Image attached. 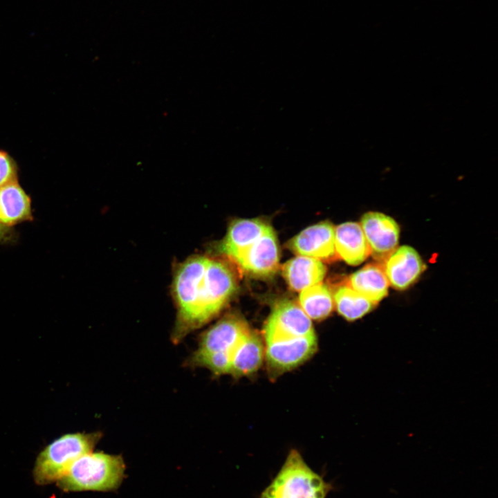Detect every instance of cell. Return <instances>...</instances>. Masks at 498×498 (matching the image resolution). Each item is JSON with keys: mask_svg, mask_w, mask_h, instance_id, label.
<instances>
[{"mask_svg": "<svg viewBox=\"0 0 498 498\" xmlns=\"http://www.w3.org/2000/svg\"><path fill=\"white\" fill-rule=\"evenodd\" d=\"M347 284L376 304L387 296L389 286L383 265L376 263L353 273Z\"/></svg>", "mask_w": 498, "mask_h": 498, "instance_id": "2e32d148", "label": "cell"}, {"mask_svg": "<svg viewBox=\"0 0 498 498\" xmlns=\"http://www.w3.org/2000/svg\"><path fill=\"white\" fill-rule=\"evenodd\" d=\"M299 306L311 320H322L328 317L334 305L333 295L329 287L322 282L300 291Z\"/></svg>", "mask_w": 498, "mask_h": 498, "instance_id": "ac0fdd59", "label": "cell"}, {"mask_svg": "<svg viewBox=\"0 0 498 498\" xmlns=\"http://www.w3.org/2000/svg\"><path fill=\"white\" fill-rule=\"evenodd\" d=\"M250 331L248 324L242 318L236 315L225 316L201 335L199 347L192 356L233 352Z\"/></svg>", "mask_w": 498, "mask_h": 498, "instance_id": "52a82bcc", "label": "cell"}, {"mask_svg": "<svg viewBox=\"0 0 498 498\" xmlns=\"http://www.w3.org/2000/svg\"><path fill=\"white\" fill-rule=\"evenodd\" d=\"M270 227L261 219H237L228 228L221 241V252L233 259L241 251L261 237Z\"/></svg>", "mask_w": 498, "mask_h": 498, "instance_id": "5bb4252c", "label": "cell"}, {"mask_svg": "<svg viewBox=\"0 0 498 498\" xmlns=\"http://www.w3.org/2000/svg\"><path fill=\"white\" fill-rule=\"evenodd\" d=\"M326 271L322 261L302 255L286 261L282 268L283 276L288 286L297 291L320 283Z\"/></svg>", "mask_w": 498, "mask_h": 498, "instance_id": "9a60e30c", "label": "cell"}, {"mask_svg": "<svg viewBox=\"0 0 498 498\" xmlns=\"http://www.w3.org/2000/svg\"><path fill=\"white\" fill-rule=\"evenodd\" d=\"M17 238V232L13 228L7 227L0 223V244L15 243Z\"/></svg>", "mask_w": 498, "mask_h": 498, "instance_id": "44dd1931", "label": "cell"}, {"mask_svg": "<svg viewBox=\"0 0 498 498\" xmlns=\"http://www.w3.org/2000/svg\"><path fill=\"white\" fill-rule=\"evenodd\" d=\"M124 472L122 456L92 450L73 461L56 484L66 492L113 491L121 485Z\"/></svg>", "mask_w": 498, "mask_h": 498, "instance_id": "7a4b0ae2", "label": "cell"}, {"mask_svg": "<svg viewBox=\"0 0 498 498\" xmlns=\"http://www.w3.org/2000/svg\"><path fill=\"white\" fill-rule=\"evenodd\" d=\"M384 262L383 268L389 284L397 290H405L410 286L425 268L418 253L407 246L396 248Z\"/></svg>", "mask_w": 498, "mask_h": 498, "instance_id": "8fae6325", "label": "cell"}, {"mask_svg": "<svg viewBox=\"0 0 498 498\" xmlns=\"http://www.w3.org/2000/svg\"><path fill=\"white\" fill-rule=\"evenodd\" d=\"M333 297L338 313L348 321H355L362 317L377 305L347 284L339 286Z\"/></svg>", "mask_w": 498, "mask_h": 498, "instance_id": "d6986e66", "label": "cell"}, {"mask_svg": "<svg viewBox=\"0 0 498 498\" xmlns=\"http://www.w3.org/2000/svg\"><path fill=\"white\" fill-rule=\"evenodd\" d=\"M33 220L31 198L18 181L0 187V223L13 228Z\"/></svg>", "mask_w": 498, "mask_h": 498, "instance_id": "7c38bea8", "label": "cell"}, {"mask_svg": "<svg viewBox=\"0 0 498 498\" xmlns=\"http://www.w3.org/2000/svg\"><path fill=\"white\" fill-rule=\"evenodd\" d=\"M360 226L370 249V255L385 261L398 246L399 227L390 216L369 212L363 215Z\"/></svg>", "mask_w": 498, "mask_h": 498, "instance_id": "9c48e42d", "label": "cell"}, {"mask_svg": "<svg viewBox=\"0 0 498 498\" xmlns=\"http://www.w3.org/2000/svg\"><path fill=\"white\" fill-rule=\"evenodd\" d=\"M102 437L95 432L64 434L46 445L37 455L33 469L35 483L46 486L56 483L71 463L92 451Z\"/></svg>", "mask_w": 498, "mask_h": 498, "instance_id": "3957f363", "label": "cell"}, {"mask_svg": "<svg viewBox=\"0 0 498 498\" xmlns=\"http://www.w3.org/2000/svg\"><path fill=\"white\" fill-rule=\"evenodd\" d=\"M236 288V277L225 263L206 256H194L184 261L173 284L177 306L173 342H180L217 315Z\"/></svg>", "mask_w": 498, "mask_h": 498, "instance_id": "6da1fadb", "label": "cell"}, {"mask_svg": "<svg viewBox=\"0 0 498 498\" xmlns=\"http://www.w3.org/2000/svg\"><path fill=\"white\" fill-rule=\"evenodd\" d=\"M18 174L15 160L6 151L0 149V187L18 181Z\"/></svg>", "mask_w": 498, "mask_h": 498, "instance_id": "ffe728a7", "label": "cell"}, {"mask_svg": "<svg viewBox=\"0 0 498 498\" xmlns=\"http://www.w3.org/2000/svg\"><path fill=\"white\" fill-rule=\"evenodd\" d=\"M264 356V348L257 334L250 331L234 349L230 374L248 376L258 370Z\"/></svg>", "mask_w": 498, "mask_h": 498, "instance_id": "e0dca14e", "label": "cell"}, {"mask_svg": "<svg viewBox=\"0 0 498 498\" xmlns=\"http://www.w3.org/2000/svg\"><path fill=\"white\" fill-rule=\"evenodd\" d=\"M317 349L315 334L266 342L264 354L272 371L284 372L302 365Z\"/></svg>", "mask_w": 498, "mask_h": 498, "instance_id": "8992f818", "label": "cell"}, {"mask_svg": "<svg viewBox=\"0 0 498 498\" xmlns=\"http://www.w3.org/2000/svg\"><path fill=\"white\" fill-rule=\"evenodd\" d=\"M232 260L249 274L257 277L273 275L279 266V254L272 227Z\"/></svg>", "mask_w": 498, "mask_h": 498, "instance_id": "ba28073f", "label": "cell"}, {"mask_svg": "<svg viewBox=\"0 0 498 498\" xmlns=\"http://www.w3.org/2000/svg\"><path fill=\"white\" fill-rule=\"evenodd\" d=\"M265 342L315 334L311 320L300 306L290 300L273 307L264 327Z\"/></svg>", "mask_w": 498, "mask_h": 498, "instance_id": "5b68a950", "label": "cell"}, {"mask_svg": "<svg viewBox=\"0 0 498 498\" xmlns=\"http://www.w3.org/2000/svg\"><path fill=\"white\" fill-rule=\"evenodd\" d=\"M335 250L337 258L351 266L362 263L370 249L360 224L346 222L335 228Z\"/></svg>", "mask_w": 498, "mask_h": 498, "instance_id": "4fadbf2b", "label": "cell"}, {"mask_svg": "<svg viewBox=\"0 0 498 498\" xmlns=\"http://www.w3.org/2000/svg\"><path fill=\"white\" fill-rule=\"evenodd\" d=\"M331 489V484L315 472L298 451L291 450L260 498H326Z\"/></svg>", "mask_w": 498, "mask_h": 498, "instance_id": "277c9868", "label": "cell"}, {"mask_svg": "<svg viewBox=\"0 0 498 498\" xmlns=\"http://www.w3.org/2000/svg\"><path fill=\"white\" fill-rule=\"evenodd\" d=\"M334 239L335 227L323 221L300 232L289 241L288 248L302 256L330 261L337 258Z\"/></svg>", "mask_w": 498, "mask_h": 498, "instance_id": "30bf717a", "label": "cell"}]
</instances>
